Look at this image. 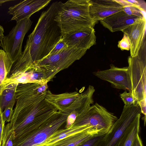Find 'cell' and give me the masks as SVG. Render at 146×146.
Returning a JSON list of instances; mask_svg holds the SVG:
<instances>
[{"label":"cell","instance_id":"obj_3","mask_svg":"<svg viewBox=\"0 0 146 146\" xmlns=\"http://www.w3.org/2000/svg\"><path fill=\"white\" fill-rule=\"evenodd\" d=\"M90 0H70L61 2L54 18L62 36L68 33L90 27L95 23L89 12Z\"/></svg>","mask_w":146,"mask_h":146},{"label":"cell","instance_id":"obj_10","mask_svg":"<svg viewBox=\"0 0 146 146\" xmlns=\"http://www.w3.org/2000/svg\"><path fill=\"white\" fill-rule=\"evenodd\" d=\"M9 34L0 41V45L13 63L21 56L23 42L33 22L29 19L16 22Z\"/></svg>","mask_w":146,"mask_h":146},{"label":"cell","instance_id":"obj_31","mask_svg":"<svg viewBox=\"0 0 146 146\" xmlns=\"http://www.w3.org/2000/svg\"><path fill=\"white\" fill-rule=\"evenodd\" d=\"M2 112L0 108V146L1 145L2 135L5 126V124L3 123L2 119Z\"/></svg>","mask_w":146,"mask_h":146},{"label":"cell","instance_id":"obj_33","mask_svg":"<svg viewBox=\"0 0 146 146\" xmlns=\"http://www.w3.org/2000/svg\"><path fill=\"white\" fill-rule=\"evenodd\" d=\"M4 31L3 27L0 25V41H1L4 36Z\"/></svg>","mask_w":146,"mask_h":146},{"label":"cell","instance_id":"obj_17","mask_svg":"<svg viewBox=\"0 0 146 146\" xmlns=\"http://www.w3.org/2000/svg\"><path fill=\"white\" fill-rule=\"evenodd\" d=\"M106 133L90 128L72 135L49 146H77L80 143L94 136L100 134Z\"/></svg>","mask_w":146,"mask_h":146},{"label":"cell","instance_id":"obj_16","mask_svg":"<svg viewBox=\"0 0 146 146\" xmlns=\"http://www.w3.org/2000/svg\"><path fill=\"white\" fill-rule=\"evenodd\" d=\"M141 18L120 11L100 20L101 24L112 32L121 31Z\"/></svg>","mask_w":146,"mask_h":146},{"label":"cell","instance_id":"obj_5","mask_svg":"<svg viewBox=\"0 0 146 146\" xmlns=\"http://www.w3.org/2000/svg\"><path fill=\"white\" fill-rule=\"evenodd\" d=\"M95 91L94 86L91 85L81 93L74 92L54 94L48 90L45 100L58 111L69 114L75 111L78 114L93 104V95Z\"/></svg>","mask_w":146,"mask_h":146},{"label":"cell","instance_id":"obj_28","mask_svg":"<svg viewBox=\"0 0 146 146\" xmlns=\"http://www.w3.org/2000/svg\"><path fill=\"white\" fill-rule=\"evenodd\" d=\"M68 46L62 38L61 40L56 44L49 54L57 52Z\"/></svg>","mask_w":146,"mask_h":146},{"label":"cell","instance_id":"obj_27","mask_svg":"<svg viewBox=\"0 0 146 146\" xmlns=\"http://www.w3.org/2000/svg\"><path fill=\"white\" fill-rule=\"evenodd\" d=\"M13 112V108L10 107L6 108L2 113V118L3 123L5 121L10 122L11 119Z\"/></svg>","mask_w":146,"mask_h":146},{"label":"cell","instance_id":"obj_9","mask_svg":"<svg viewBox=\"0 0 146 146\" xmlns=\"http://www.w3.org/2000/svg\"><path fill=\"white\" fill-rule=\"evenodd\" d=\"M139 113L141 112L138 104L129 106L125 105L119 118L95 146H116L126 129Z\"/></svg>","mask_w":146,"mask_h":146},{"label":"cell","instance_id":"obj_1","mask_svg":"<svg viewBox=\"0 0 146 146\" xmlns=\"http://www.w3.org/2000/svg\"><path fill=\"white\" fill-rule=\"evenodd\" d=\"M46 94L31 86L17 87L15 105L10 122L15 137L35 131L58 111L45 100Z\"/></svg>","mask_w":146,"mask_h":146},{"label":"cell","instance_id":"obj_36","mask_svg":"<svg viewBox=\"0 0 146 146\" xmlns=\"http://www.w3.org/2000/svg\"></svg>","mask_w":146,"mask_h":146},{"label":"cell","instance_id":"obj_29","mask_svg":"<svg viewBox=\"0 0 146 146\" xmlns=\"http://www.w3.org/2000/svg\"><path fill=\"white\" fill-rule=\"evenodd\" d=\"M128 1L135 7L145 13L146 3L145 1L143 0H128Z\"/></svg>","mask_w":146,"mask_h":146},{"label":"cell","instance_id":"obj_23","mask_svg":"<svg viewBox=\"0 0 146 146\" xmlns=\"http://www.w3.org/2000/svg\"><path fill=\"white\" fill-rule=\"evenodd\" d=\"M116 0L123 7V11L127 15L145 18L144 13L129 2L128 0Z\"/></svg>","mask_w":146,"mask_h":146},{"label":"cell","instance_id":"obj_30","mask_svg":"<svg viewBox=\"0 0 146 146\" xmlns=\"http://www.w3.org/2000/svg\"><path fill=\"white\" fill-rule=\"evenodd\" d=\"M78 113L76 112H73L70 114L68 116L66 123L65 128L70 127L74 123Z\"/></svg>","mask_w":146,"mask_h":146},{"label":"cell","instance_id":"obj_13","mask_svg":"<svg viewBox=\"0 0 146 146\" xmlns=\"http://www.w3.org/2000/svg\"><path fill=\"white\" fill-rule=\"evenodd\" d=\"M51 0H25L9 8L8 13L12 15L11 20L16 22L29 19L35 13L47 6Z\"/></svg>","mask_w":146,"mask_h":146},{"label":"cell","instance_id":"obj_4","mask_svg":"<svg viewBox=\"0 0 146 146\" xmlns=\"http://www.w3.org/2000/svg\"><path fill=\"white\" fill-rule=\"evenodd\" d=\"M87 50L75 46H68L59 52L48 55L34 64L42 70L45 80L48 83L58 73L80 59Z\"/></svg>","mask_w":146,"mask_h":146},{"label":"cell","instance_id":"obj_26","mask_svg":"<svg viewBox=\"0 0 146 146\" xmlns=\"http://www.w3.org/2000/svg\"><path fill=\"white\" fill-rule=\"evenodd\" d=\"M118 47L121 50H129L130 48L129 41L128 37L123 33V36L121 40L118 42Z\"/></svg>","mask_w":146,"mask_h":146},{"label":"cell","instance_id":"obj_32","mask_svg":"<svg viewBox=\"0 0 146 146\" xmlns=\"http://www.w3.org/2000/svg\"><path fill=\"white\" fill-rule=\"evenodd\" d=\"M131 146H143L139 134L136 136Z\"/></svg>","mask_w":146,"mask_h":146},{"label":"cell","instance_id":"obj_18","mask_svg":"<svg viewBox=\"0 0 146 146\" xmlns=\"http://www.w3.org/2000/svg\"><path fill=\"white\" fill-rule=\"evenodd\" d=\"M19 84H9L5 86L0 92V108L2 112L5 108H13L16 98V90Z\"/></svg>","mask_w":146,"mask_h":146},{"label":"cell","instance_id":"obj_15","mask_svg":"<svg viewBox=\"0 0 146 146\" xmlns=\"http://www.w3.org/2000/svg\"><path fill=\"white\" fill-rule=\"evenodd\" d=\"M146 19L140 18L121 31L127 35L130 46V56L138 55L143 42L145 31Z\"/></svg>","mask_w":146,"mask_h":146},{"label":"cell","instance_id":"obj_12","mask_svg":"<svg viewBox=\"0 0 146 146\" xmlns=\"http://www.w3.org/2000/svg\"><path fill=\"white\" fill-rule=\"evenodd\" d=\"M123 10L116 0H90L89 14L96 24L98 21Z\"/></svg>","mask_w":146,"mask_h":146},{"label":"cell","instance_id":"obj_8","mask_svg":"<svg viewBox=\"0 0 146 146\" xmlns=\"http://www.w3.org/2000/svg\"><path fill=\"white\" fill-rule=\"evenodd\" d=\"M142 44L137 56L128 58L132 92L137 103L146 99V57Z\"/></svg>","mask_w":146,"mask_h":146},{"label":"cell","instance_id":"obj_21","mask_svg":"<svg viewBox=\"0 0 146 146\" xmlns=\"http://www.w3.org/2000/svg\"><path fill=\"white\" fill-rule=\"evenodd\" d=\"M13 63L7 53L0 49V92L7 79Z\"/></svg>","mask_w":146,"mask_h":146},{"label":"cell","instance_id":"obj_20","mask_svg":"<svg viewBox=\"0 0 146 146\" xmlns=\"http://www.w3.org/2000/svg\"><path fill=\"white\" fill-rule=\"evenodd\" d=\"M92 127L87 125L74 127L58 129L44 143L39 146H49L55 142L72 135L81 132Z\"/></svg>","mask_w":146,"mask_h":146},{"label":"cell","instance_id":"obj_6","mask_svg":"<svg viewBox=\"0 0 146 146\" xmlns=\"http://www.w3.org/2000/svg\"><path fill=\"white\" fill-rule=\"evenodd\" d=\"M69 114L58 111L33 132L15 137L13 146H38L66 123Z\"/></svg>","mask_w":146,"mask_h":146},{"label":"cell","instance_id":"obj_19","mask_svg":"<svg viewBox=\"0 0 146 146\" xmlns=\"http://www.w3.org/2000/svg\"><path fill=\"white\" fill-rule=\"evenodd\" d=\"M141 113L138 114L134 121L127 128L116 146H131L137 135L139 134Z\"/></svg>","mask_w":146,"mask_h":146},{"label":"cell","instance_id":"obj_35","mask_svg":"<svg viewBox=\"0 0 146 146\" xmlns=\"http://www.w3.org/2000/svg\"><path fill=\"white\" fill-rule=\"evenodd\" d=\"M46 146V145H41V146Z\"/></svg>","mask_w":146,"mask_h":146},{"label":"cell","instance_id":"obj_14","mask_svg":"<svg viewBox=\"0 0 146 146\" xmlns=\"http://www.w3.org/2000/svg\"><path fill=\"white\" fill-rule=\"evenodd\" d=\"M68 46H75L87 50L96 44V36L94 27L85 28L70 32L62 36Z\"/></svg>","mask_w":146,"mask_h":146},{"label":"cell","instance_id":"obj_22","mask_svg":"<svg viewBox=\"0 0 146 146\" xmlns=\"http://www.w3.org/2000/svg\"><path fill=\"white\" fill-rule=\"evenodd\" d=\"M15 137V131L10 123H8L3 129L1 146H13Z\"/></svg>","mask_w":146,"mask_h":146},{"label":"cell","instance_id":"obj_34","mask_svg":"<svg viewBox=\"0 0 146 146\" xmlns=\"http://www.w3.org/2000/svg\"><path fill=\"white\" fill-rule=\"evenodd\" d=\"M14 1V0H0V6H1L5 2Z\"/></svg>","mask_w":146,"mask_h":146},{"label":"cell","instance_id":"obj_7","mask_svg":"<svg viewBox=\"0 0 146 146\" xmlns=\"http://www.w3.org/2000/svg\"><path fill=\"white\" fill-rule=\"evenodd\" d=\"M117 119L113 114L96 103L78 114L71 127L87 125L107 133Z\"/></svg>","mask_w":146,"mask_h":146},{"label":"cell","instance_id":"obj_24","mask_svg":"<svg viewBox=\"0 0 146 146\" xmlns=\"http://www.w3.org/2000/svg\"><path fill=\"white\" fill-rule=\"evenodd\" d=\"M120 96L122 100L125 105L129 106L137 104V99L135 97L132 92H127L125 91L123 93L120 94Z\"/></svg>","mask_w":146,"mask_h":146},{"label":"cell","instance_id":"obj_11","mask_svg":"<svg viewBox=\"0 0 146 146\" xmlns=\"http://www.w3.org/2000/svg\"><path fill=\"white\" fill-rule=\"evenodd\" d=\"M109 69L93 72L101 79L108 82L115 88L132 92V86L128 67L119 68L111 64Z\"/></svg>","mask_w":146,"mask_h":146},{"label":"cell","instance_id":"obj_2","mask_svg":"<svg viewBox=\"0 0 146 146\" xmlns=\"http://www.w3.org/2000/svg\"><path fill=\"white\" fill-rule=\"evenodd\" d=\"M61 1L52 3L43 11L32 33L28 36L21 57L31 65L48 55L62 38L61 30L54 20Z\"/></svg>","mask_w":146,"mask_h":146},{"label":"cell","instance_id":"obj_25","mask_svg":"<svg viewBox=\"0 0 146 146\" xmlns=\"http://www.w3.org/2000/svg\"><path fill=\"white\" fill-rule=\"evenodd\" d=\"M106 133L100 134L94 136L77 146H95L104 137Z\"/></svg>","mask_w":146,"mask_h":146}]
</instances>
